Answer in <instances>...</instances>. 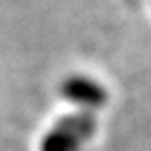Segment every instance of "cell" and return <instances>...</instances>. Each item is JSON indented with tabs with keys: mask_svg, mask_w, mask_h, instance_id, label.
Instances as JSON below:
<instances>
[{
	"mask_svg": "<svg viewBox=\"0 0 151 151\" xmlns=\"http://www.w3.org/2000/svg\"><path fill=\"white\" fill-rule=\"evenodd\" d=\"M81 141L73 137L69 131L57 125L52 131H48L40 143V151H79Z\"/></svg>",
	"mask_w": 151,
	"mask_h": 151,
	"instance_id": "obj_3",
	"label": "cell"
},
{
	"mask_svg": "<svg viewBox=\"0 0 151 151\" xmlns=\"http://www.w3.org/2000/svg\"><path fill=\"white\" fill-rule=\"evenodd\" d=\"M60 93L67 101H70L73 105H79L87 113L91 109H99L107 103V91L99 83H95L93 79H87V77L67 79L60 87Z\"/></svg>",
	"mask_w": 151,
	"mask_h": 151,
	"instance_id": "obj_1",
	"label": "cell"
},
{
	"mask_svg": "<svg viewBox=\"0 0 151 151\" xmlns=\"http://www.w3.org/2000/svg\"><path fill=\"white\" fill-rule=\"evenodd\" d=\"M58 125L65 129V131H69L73 137H77L79 141H87L89 137H93L95 127H97L95 117L91 115V113H87V111L65 117V119H63Z\"/></svg>",
	"mask_w": 151,
	"mask_h": 151,
	"instance_id": "obj_2",
	"label": "cell"
}]
</instances>
